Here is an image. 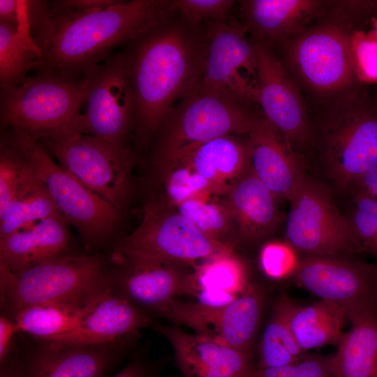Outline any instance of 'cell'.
Returning a JSON list of instances; mask_svg holds the SVG:
<instances>
[{
  "mask_svg": "<svg viewBox=\"0 0 377 377\" xmlns=\"http://www.w3.org/2000/svg\"><path fill=\"white\" fill-rule=\"evenodd\" d=\"M176 13L173 0L119 1L89 12L52 10L47 1H31L32 34L42 51L33 70L80 76L117 46L133 44Z\"/></svg>",
  "mask_w": 377,
  "mask_h": 377,
  "instance_id": "1",
  "label": "cell"
},
{
  "mask_svg": "<svg viewBox=\"0 0 377 377\" xmlns=\"http://www.w3.org/2000/svg\"><path fill=\"white\" fill-rule=\"evenodd\" d=\"M127 53L135 99L137 142L156 135L177 101L199 84L205 54V38L199 27L168 22L132 44Z\"/></svg>",
  "mask_w": 377,
  "mask_h": 377,
  "instance_id": "2",
  "label": "cell"
},
{
  "mask_svg": "<svg viewBox=\"0 0 377 377\" xmlns=\"http://www.w3.org/2000/svg\"><path fill=\"white\" fill-rule=\"evenodd\" d=\"M110 275L109 257L96 253L67 252L19 274L0 269L1 314L44 303L92 304L110 292Z\"/></svg>",
  "mask_w": 377,
  "mask_h": 377,
  "instance_id": "3",
  "label": "cell"
},
{
  "mask_svg": "<svg viewBox=\"0 0 377 377\" xmlns=\"http://www.w3.org/2000/svg\"><path fill=\"white\" fill-rule=\"evenodd\" d=\"M3 129L46 186L60 215L80 233L86 247L93 250L113 244L121 212L57 163L36 139L17 130Z\"/></svg>",
  "mask_w": 377,
  "mask_h": 377,
  "instance_id": "4",
  "label": "cell"
},
{
  "mask_svg": "<svg viewBox=\"0 0 377 377\" xmlns=\"http://www.w3.org/2000/svg\"><path fill=\"white\" fill-rule=\"evenodd\" d=\"M91 82V70L80 76L38 72L1 91L3 128L37 140L72 124L80 114Z\"/></svg>",
  "mask_w": 377,
  "mask_h": 377,
  "instance_id": "5",
  "label": "cell"
},
{
  "mask_svg": "<svg viewBox=\"0 0 377 377\" xmlns=\"http://www.w3.org/2000/svg\"><path fill=\"white\" fill-rule=\"evenodd\" d=\"M73 123L36 140L64 170L122 212L131 192L132 150L82 133Z\"/></svg>",
  "mask_w": 377,
  "mask_h": 377,
  "instance_id": "6",
  "label": "cell"
},
{
  "mask_svg": "<svg viewBox=\"0 0 377 377\" xmlns=\"http://www.w3.org/2000/svg\"><path fill=\"white\" fill-rule=\"evenodd\" d=\"M253 119L245 107L198 86L171 109L158 129L154 167L160 169L182 159L214 138L247 135Z\"/></svg>",
  "mask_w": 377,
  "mask_h": 377,
  "instance_id": "7",
  "label": "cell"
},
{
  "mask_svg": "<svg viewBox=\"0 0 377 377\" xmlns=\"http://www.w3.org/2000/svg\"><path fill=\"white\" fill-rule=\"evenodd\" d=\"M232 249L233 246L203 232L160 195L148 200L138 227L117 238L112 251L195 267L215 254Z\"/></svg>",
  "mask_w": 377,
  "mask_h": 377,
  "instance_id": "8",
  "label": "cell"
},
{
  "mask_svg": "<svg viewBox=\"0 0 377 377\" xmlns=\"http://www.w3.org/2000/svg\"><path fill=\"white\" fill-rule=\"evenodd\" d=\"M320 149L330 178L350 191L377 166V111L353 100L340 102L322 127Z\"/></svg>",
  "mask_w": 377,
  "mask_h": 377,
  "instance_id": "9",
  "label": "cell"
},
{
  "mask_svg": "<svg viewBox=\"0 0 377 377\" xmlns=\"http://www.w3.org/2000/svg\"><path fill=\"white\" fill-rule=\"evenodd\" d=\"M286 243L310 256L346 257L363 253L329 190L304 177L289 200Z\"/></svg>",
  "mask_w": 377,
  "mask_h": 377,
  "instance_id": "10",
  "label": "cell"
},
{
  "mask_svg": "<svg viewBox=\"0 0 377 377\" xmlns=\"http://www.w3.org/2000/svg\"><path fill=\"white\" fill-rule=\"evenodd\" d=\"M281 44L287 66L313 91L334 94L353 83L350 36L341 27L326 23L304 28Z\"/></svg>",
  "mask_w": 377,
  "mask_h": 377,
  "instance_id": "11",
  "label": "cell"
},
{
  "mask_svg": "<svg viewBox=\"0 0 377 377\" xmlns=\"http://www.w3.org/2000/svg\"><path fill=\"white\" fill-rule=\"evenodd\" d=\"M205 25V54L198 87L244 107L258 103L254 51L246 29L229 20Z\"/></svg>",
  "mask_w": 377,
  "mask_h": 377,
  "instance_id": "12",
  "label": "cell"
},
{
  "mask_svg": "<svg viewBox=\"0 0 377 377\" xmlns=\"http://www.w3.org/2000/svg\"><path fill=\"white\" fill-rule=\"evenodd\" d=\"M84 112L73 121L80 133L128 147L135 124V99L127 53L111 54L91 70Z\"/></svg>",
  "mask_w": 377,
  "mask_h": 377,
  "instance_id": "13",
  "label": "cell"
},
{
  "mask_svg": "<svg viewBox=\"0 0 377 377\" xmlns=\"http://www.w3.org/2000/svg\"><path fill=\"white\" fill-rule=\"evenodd\" d=\"M265 295L260 287L249 284L230 303L207 306L194 301L173 300L158 313L195 334L237 350L250 353L260 320Z\"/></svg>",
  "mask_w": 377,
  "mask_h": 377,
  "instance_id": "14",
  "label": "cell"
},
{
  "mask_svg": "<svg viewBox=\"0 0 377 377\" xmlns=\"http://www.w3.org/2000/svg\"><path fill=\"white\" fill-rule=\"evenodd\" d=\"M8 360L18 377H104L138 337L93 345L35 339Z\"/></svg>",
  "mask_w": 377,
  "mask_h": 377,
  "instance_id": "15",
  "label": "cell"
},
{
  "mask_svg": "<svg viewBox=\"0 0 377 377\" xmlns=\"http://www.w3.org/2000/svg\"><path fill=\"white\" fill-rule=\"evenodd\" d=\"M110 289L151 315L178 297L189 296L193 267L112 251Z\"/></svg>",
  "mask_w": 377,
  "mask_h": 377,
  "instance_id": "16",
  "label": "cell"
},
{
  "mask_svg": "<svg viewBox=\"0 0 377 377\" xmlns=\"http://www.w3.org/2000/svg\"><path fill=\"white\" fill-rule=\"evenodd\" d=\"M298 282L320 300L345 308L348 314L377 307V265L352 256H310L300 261Z\"/></svg>",
  "mask_w": 377,
  "mask_h": 377,
  "instance_id": "17",
  "label": "cell"
},
{
  "mask_svg": "<svg viewBox=\"0 0 377 377\" xmlns=\"http://www.w3.org/2000/svg\"><path fill=\"white\" fill-rule=\"evenodd\" d=\"M254 51L258 103L264 117L297 151L309 145L312 132L298 87L272 47L251 40Z\"/></svg>",
  "mask_w": 377,
  "mask_h": 377,
  "instance_id": "18",
  "label": "cell"
},
{
  "mask_svg": "<svg viewBox=\"0 0 377 377\" xmlns=\"http://www.w3.org/2000/svg\"><path fill=\"white\" fill-rule=\"evenodd\" d=\"M249 167L279 200H290L306 176L300 155L264 116L247 134Z\"/></svg>",
  "mask_w": 377,
  "mask_h": 377,
  "instance_id": "19",
  "label": "cell"
},
{
  "mask_svg": "<svg viewBox=\"0 0 377 377\" xmlns=\"http://www.w3.org/2000/svg\"><path fill=\"white\" fill-rule=\"evenodd\" d=\"M172 346L177 364L184 377H256L247 353L209 338L186 332L176 326L154 322L151 327Z\"/></svg>",
  "mask_w": 377,
  "mask_h": 377,
  "instance_id": "20",
  "label": "cell"
},
{
  "mask_svg": "<svg viewBox=\"0 0 377 377\" xmlns=\"http://www.w3.org/2000/svg\"><path fill=\"white\" fill-rule=\"evenodd\" d=\"M151 316L128 300L110 292L97 302L71 332L49 339L73 345H93L138 337L151 327Z\"/></svg>",
  "mask_w": 377,
  "mask_h": 377,
  "instance_id": "21",
  "label": "cell"
},
{
  "mask_svg": "<svg viewBox=\"0 0 377 377\" xmlns=\"http://www.w3.org/2000/svg\"><path fill=\"white\" fill-rule=\"evenodd\" d=\"M242 25L252 40L272 47L303 30L321 8L311 0H247L239 3Z\"/></svg>",
  "mask_w": 377,
  "mask_h": 377,
  "instance_id": "22",
  "label": "cell"
},
{
  "mask_svg": "<svg viewBox=\"0 0 377 377\" xmlns=\"http://www.w3.org/2000/svg\"><path fill=\"white\" fill-rule=\"evenodd\" d=\"M68 224L61 215L0 239V269L19 274L68 252Z\"/></svg>",
  "mask_w": 377,
  "mask_h": 377,
  "instance_id": "23",
  "label": "cell"
},
{
  "mask_svg": "<svg viewBox=\"0 0 377 377\" xmlns=\"http://www.w3.org/2000/svg\"><path fill=\"white\" fill-rule=\"evenodd\" d=\"M224 195L237 235L242 241L260 240L276 226L278 200L249 167Z\"/></svg>",
  "mask_w": 377,
  "mask_h": 377,
  "instance_id": "24",
  "label": "cell"
},
{
  "mask_svg": "<svg viewBox=\"0 0 377 377\" xmlns=\"http://www.w3.org/2000/svg\"><path fill=\"white\" fill-rule=\"evenodd\" d=\"M237 135L214 138L183 158L208 182L216 195H224L249 168L246 140L242 141Z\"/></svg>",
  "mask_w": 377,
  "mask_h": 377,
  "instance_id": "25",
  "label": "cell"
},
{
  "mask_svg": "<svg viewBox=\"0 0 377 377\" xmlns=\"http://www.w3.org/2000/svg\"><path fill=\"white\" fill-rule=\"evenodd\" d=\"M350 329L343 333L330 357L334 377H377V307L348 316Z\"/></svg>",
  "mask_w": 377,
  "mask_h": 377,
  "instance_id": "26",
  "label": "cell"
},
{
  "mask_svg": "<svg viewBox=\"0 0 377 377\" xmlns=\"http://www.w3.org/2000/svg\"><path fill=\"white\" fill-rule=\"evenodd\" d=\"M348 320L347 310L327 300L300 306L288 299V321L299 346L306 350L329 344L338 345Z\"/></svg>",
  "mask_w": 377,
  "mask_h": 377,
  "instance_id": "27",
  "label": "cell"
},
{
  "mask_svg": "<svg viewBox=\"0 0 377 377\" xmlns=\"http://www.w3.org/2000/svg\"><path fill=\"white\" fill-rule=\"evenodd\" d=\"M25 163L16 193L6 211L0 214V239L60 215L46 186L26 161Z\"/></svg>",
  "mask_w": 377,
  "mask_h": 377,
  "instance_id": "28",
  "label": "cell"
},
{
  "mask_svg": "<svg viewBox=\"0 0 377 377\" xmlns=\"http://www.w3.org/2000/svg\"><path fill=\"white\" fill-rule=\"evenodd\" d=\"M96 302L88 306L64 303L35 304L21 309L12 318L20 333L49 340L73 330Z\"/></svg>",
  "mask_w": 377,
  "mask_h": 377,
  "instance_id": "29",
  "label": "cell"
},
{
  "mask_svg": "<svg viewBox=\"0 0 377 377\" xmlns=\"http://www.w3.org/2000/svg\"><path fill=\"white\" fill-rule=\"evenodd\" d=\"M288 299L283 296L273 306L258 346V369L290 365L304 358V351L297 344L288 325Z\"/></svg>",
  "mask_w": 377,
  "mask_h": 377,
  "instance_id": "30",
  "label": "cell"
},
{
  "mask_svg": "<svg viewBox=\"0 0 377 377\" xmlns=\"http://www.w3.org/2000/svg\"><path fill=\"white\" fill-rule=\"evenodd\" d=\"M249 284L244 263L232 249L215 254L193 267L189 296L197 290L239 296Z\"/></svg>",
  "mask_w": 377,
  "mask_h": 377,
  "instance_id": "31",
  "label": "cell"
},
{
  "mask_svg": "<svg viewBox=\"0 0 377 377\" xmlns=\"http://www.w3.org/2000/svg\"><path fill=\"white\" fill-rule=\"evenodd\" d=\"M42 56L17 34L13 26L0 22V87L6 89L23 80Z\"/></svg>",
  "mask_w": 377,
  "mask_h": 377,
  "instance_id": "32",
  "label": "cell"
},
{
  "mask_svg": "<svg viewBox=\"0 0 377 377\" xmlns=\"http://www.w3.org/2000/svg\"><path fill=\"white\" fill-rule=\"evenodd\" d=\"M218 196L188 199L175 207L203 232L218 242L232 246L228 238L235 227V223L225 200L219 202Z\"/></svg>",
  "mask_w": 377,
  "mask_h": 377,
  "instance_id": "33",
  "label": "cell"
},
{
  "mask_svg": "<svg viewBox=\"0 0 377 377\" xmlns=\"http://www.w3.org/2000/svg\"><path fill=\"white\" fill-rule=\"evenodd\" d=\"M157 170L165 193L162 196L175 207L188 199L216 195L184 158Z\"/></svg>",
  "mask_w": 377,
  "mask_h": 377,
  "instance_id": "34",
  "label": "cell"
},
{
  "mask_svg": "<svg viewBox=\"0 0 377 377\" xmlns=\"http://www.w3.org/2000/svg\"><path fill=\"white\" fill-rule=\"evenodd\" d=\"M351 193V206L345 217L363 251L372 255L377 265V200L358 191Z\"/></svg>",
  "mask_w": 377,
  "mask_h": 377,
  "instance_id": "35",
  "label": "cell"
},
{
  "mask_svg": "<svg viewBox=\"0 0 377 377\" xmlns=\"http://www.w3.org/2000/svg\"><path fill=\"white\" fill-rule=\"evenodd\" d=\"M26 166L17 147L1 132L0 142V214L12 202Z\"/></svg>",
  "mask_w": 377,
  "mask_h": 377,
  "instance_id": "36",
  "label": "cell"
},
{
  "mask_svg": "<svg viewBox=\"0 0 377 377\" xmlns=\"http://www.w3.org/2000/svg\"><path fill=\"white\" fill-rule=\"evenodd\" d=\"M176 12L190 25L225 21L235 4L231 0H173Z\"/></svg>",
  "mask_w": 377,
  "mask_h": 377,
  "instance_id": "37",
  "label": "cell"
},
{
  "mask_svg": "<svg viewBox=\"0 0 377 377\" xmlns=\"http://www.w3.org/2000/svg\"><path fill=\"white\" fill-rule=\"evenodd\" d=\"M260 263L267 276L272 279H281L295 273L300 262L295 250L288 243L272 242L263 246Z\"/></svg>",
  "mask_w": 377,
  "mask_h": 377,
  "instance_id": "38",
  "label": "cell"
},
{
  "mask_svg": "<svg viewBox=\"0 0 377 377\" xmlns=\"http://www.w3.org/2000/svg\"><path fill=\"white\" fill-rule=\"evenodd\" d=\"M350 50L355 75L366 82H377V40L356 33L350 36Z\"/></svg>",
  "mask_w": 377,
  "mask_h": 377,
  "instance_id": "39",
  "label": "cell"
},
{
  "mask_svg": "<svg viewBox=\"0 0 377 377\" xmlns=\"http://www.w3.org/2000/svg\"><path fill=\"white\" fill-rule=\"evenodd\" d=\"M256 377H334L330 357L311 356L297 363L279 367L257 369Z\"/></svg>",
  "mask_w": 377,
  "mask_h": 377,
  "instance_id": "40",
  "label": "cell"
},
{
  "mask_svg": "<svg viewBox=\"0 0 377 377\" xmlns=\"http://www.w3.org/2000/svg\"><path fill=\"white\" fill-rule=\"evenodd\" d=\"M15 320L6 315L0 316V365L6 362L12 356L20 334Z\"/></svg>",
  "mask_w": 377,
  "mask_h": 377,
  "instance_id": "41",
  "label": "cell"
},
{
  "mask_svg": "<svg viewBox=\"0 0 377 377\" xmlns=\"http://www.w3.org/2000/svg\"><path fill=\"white\" fill-rule=\"evenodd\" d=\"M160 367L142 355H136L112 377H158Z\"/></svg>",
  "mask_w": 377,
  "mask_h": 377,
  "instance_id": "42",
  "label": "cell"
},
{
  "mask_svg": "<svg viewBox=\"0 0 377 377\" xmlns=\"http://www.w3.org/2000/svg\"><path fill=\"white\" fill-rule=\"evenodd\" d=\"M118 0H57L47 1L48 7L52 10L73 12H89L103 9Z\"/></svg>",
  "mask_w": 377,
  "mask_h": 377,
  "instance_id": "43",
  "label": "cell"
},
{
  "mask_svg": "<svg viewBox=\"0 0 377 377\" xmlns=\"http://www.w3.org/2000/svg\"><path fill=\"white\" fill-rule=\"evenodd\" d=\"M358 191L377 200V166L367 172L350 190Z\"/></svg>",
  "mask_w": 377,
  "mask_h": 377,
  "instance_id": "44",
  "label": "cell"
},
{
  "mask_svg": "<svg viewBox=\"0 0 377 377\" xmlns=\"http://www.w3.org/2000/svg\"><path fill=\"white\" fill-rule=\"evenodd\" d=\"M0 377H18L10 360L0 366Z\"/></svg>",
  "mask_w": 377,
  "mask_h": 377,
  "instance_id": "45",
  "label": "cell"
},
{
  "mask_svg": "<svg viewBox=\"0 0 377 377\" xmlns=\"http://www.w3.org/2000/svg\"><path fill=\"white\" fill-rule=\"evenodd\" d=\"M375 39L377 40V24L376 25L375 31H374V36Z\"/></svg>",
  "mask_w": 377,
  "mask_h": 377,
  "instance_id": "46",
  "label": "cell"
}]
</instances>
